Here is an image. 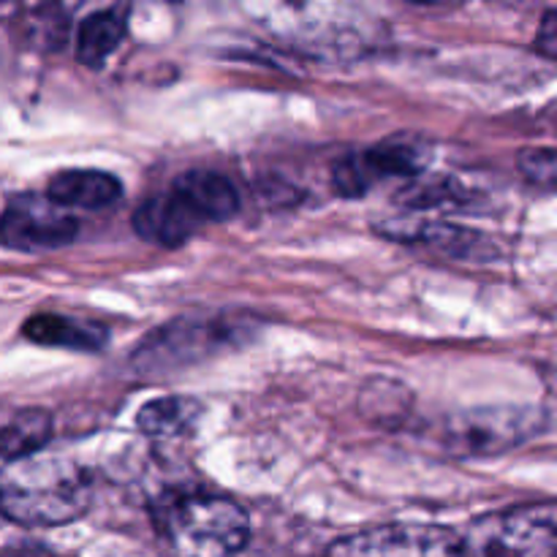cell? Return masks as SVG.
Listing matches in <instances>:
<instances>
[{"label": "cell", "instance_id": "4", "mask_svg": "<svg viewBox=\"0 0 557 557\" xmlns=\"http://www.w3.org/2000/svg\"><path fill=\"white\" fill-rule=\"evenodd\" d=\"M462 557H555L557 515L553 500L493 511L460 536Z\"/></svg>", "mask_w": 557, "mask_h": 557}, {"label": "cell", "instance_id": "21", "mask_svg": "<svg viewBox=\"0 0 557 557\" xmlns=\"http://www.w3.org/2000/svg\"><path fill=\"white\" fill-rule=\"evenodd\" d=\"M63 3H85V0H63Z\"/></svg>", "mask_w": 557, "mask_h": 557}, {"label": "cell", "instance_id": "14", "mask_svg": "<svg viewBox=\"0 0 557 557\" xmlns=\"http://www.w3.org/2000/svg\"><path fill=\"white\" fill-rule=\"evenodd\" d=\"M52 441V417L41 408H16L0 411V457H14L41 451Z\"/></svg>", "mask_w": 557, "mask_h": 557}, {"label": "cell", "instance_id": "9", "mask_svg": "<svg viewBox=\"0 0 557 557\" xmlns=\"http://www.w3.org/2000/svg\"><path fill=\"white\" fill-rule=\"evenodd\" d=\"M379 232L381 237L397 239V243L424 245L430 250H441V253L451 256V259H473V256L493 253V248L484 243L479 232H468V228L455 226V223L428 221L419 212L392 218V221L381 223Z\"/></svg>", "mask_w": 557, "mask_h": 557}, {"label": "cell", "instance_id": "16", "mask_svg": "<svg viewBox=\"0 0 557 557\" xmlns=\"http://www.w3.org/2000/svg\"><path fill=\"white\" fill-rule=\"evenodd\" d=\"M201 419V403L194 397H158L136 413V428L152 438H177L190 433Z\"/></svg>", "mask_w": 557, "mask_h": 557}, {"label": "cell", "instance_id": "6", "mask_svg": "<svg viewBox=\"0 0 557 557\" xmlns=\"http://www.w3.org/2000/svg\"><path fill=\"white\" fill-rule=\"evenodd\" d=\"M430 158H433V150L428 141L406 134L392 136L370 150L343 158L332 172V183L337 194L346 199H362L386 180H411L428 172Z\"/></svg>", "mask_w": 557, "mask_h": 557}, {"label": "cell", "instance_id": "7", "mask_svg": "<svg viewBox=\"0 0 557 557\" xmlns=\"http://www.w3.org/2000/svg\"><path fill=\"white\" fill-rule=\"evenodd\" d=\"M79 234V223L47 194H20L0 215V245L22 253H47L69 248Z\"/></svg>", "mask_w": 557, "mask_h": 557}, {"label": "cell", "instance_id": "8", "mask_svg": "<svg viewBox=\"0 0 557 557\" xmlns=\"http://www.w3.org/2000/svg\"><path fill=\"white\" fill-rule=\"evenodd\" d=\"M326 557H462V547L441 525H381L341 539Z\"/></svg>", "mask_w": 557, "mask_h": 557}, {"label": "cell", "instance_id": "5", "mask_svg": "<svg viewBox=\"0 0 557 557\" xmlns=\"http://www.w3.org/2000/svg\"><path fill=\"white\" fill-rule=\"evenodd\" d=\"M544 413L533 406L473 408L446 419L444 441L451 455L490 457L517 449L544 430Z\"/></svg>", "mask_w": 557, "mask_h": 557}, {"label": "cell", "instance_id": "19", "mask_svg": "<svg viewBox=\"0 0 557 557\" xmlns=\"http://www.w3.org/2000/svg\"><path fill=\"white\" fill-rule=\"evenodd\" d=\"M536 49L547 60L557 58V16L553 9L544 11L542 25H539V33H536Z\"/></svg>", "mask_w": 557, "mask_h": 557}, {"label": "cell", "instance_id": "3", "mask_svg": "<svg viewBox=\"0 0 557 557\" xmlns=\"http://www.w3.org/2000/svg\"><path fill=\"white\" fill-rule=\"evenodd\" d=\"M256 319L237 313H207L201 319H174L141 341L134 362L141 373H174L207 357L245 346L253 337Z\"/></svg>", "mask_w": 557, "mask_h": 557}, {"label": "cell", "instance_id": "10", "mask_svg": "<svg viewBox=\"0 0 557 557\" xmlns=\"http://www.w3.org/2000/svg\"><path fill=\"white\" fill-rule=\"evenodd\" d=\"M207 226L205 218L188 205L180 190L169 188L166 194L152 196L141 201L134 212V228L141 239L156 243L161 248H180L188 243L194 234Z\"/></svg>", "mask_w": 557, "mask_h": 557}, {"label": "cell", "instance_id": "20", "mask_svg": "<svg viewBox=\"0 0 557 557\" xmlns=\"http://www.w3.org/2000/svg\"><path fill=\"white\" fill-rule=\"evenodd\" d=\"M411 3H422V5H460V3H468V0H411Z\"/></svg>", "mask_w": 557, "mask_h": 557}, {"label": "cell", "instance_id": "2", "mask_svg": "<svg viewBox=\"0 0 557 557\" xmlns=\"http://www.w3.org/2000/svg\"><path fill=\"white\" fill-rule=\"evenodd\" d=\"M156 522L174 557H234L250 539L245 509L223 495H169Z\"/></svg>", "mask_w": 557, "mask_h": 557}, {"label": "cell", "instance_id": "13", "mask_svg": "<svg viewBox=\"0 0 557 557\" xmlns=\"http://www.w3.org/2000/svg\"><path fill=\"white\" fill-rule=\"evenodd\" d=\"M22 335L38 346L71 348V351H101L107 346V330L90 321H76L60 313L30 315L22 326Z\"/></svg>", "mask_w": 557, "mask_h": 557}, {"label": "cell", "instance_id": "12", "mask_svg": "<svg viewBox=\"0 0 557 557\" xmlns=\"http://www.w3.org/2000/svg\"><path fill=\"white\" fill-rule=\"evenodd\" d=\"M172 188L180 190L207 223H223L239 210V194L232 180L212 169H190L174 180Z\"/></svg>", "mask_w": 557, "mask_h": 557}, {"label": "cell", "instance_id": "17", "mask_svg": "<svg viewBox=\"0 0 557 557\" xmlns=\"http://www.w3.org/2000/svg\"><path fill=\"white\" fill-rule=\"evenodd\" d=\"M400 207L408 212H428V210H449V207H462L471 201L468 190L449 177H428V172L406 180L400 194L395 196Z\"/></svg>", "mask_w": 557, "mask_h": 557}, {"label": "cell", "instance_id": "18", "mask_svg": "<svg viewBox=\"0 0 557 557\" xmlns=\"http://www.w3.org/2000/svg\"><path fill=\"white\" fill-rule=\"evenodd\" d=\"M517 166H520L522 177L531 185H536V188H555L557 158L553 147H528V150H522L520 158H517Z\"/></svg>", "mask_w": 557, "mask_h": 557}, {"label": "cell", "instance_id": "11", "mask_svg": "<svg viewBox=\"0 0 557 557\" xmlns=\"http://www.w3.org/2000/svg\"><path fill=\"white\" fill-rule=\"evenodd\" d=\"M47 196L65 210H107L120 201L123 185L101 169H69L52 177Z\"/></svg>", "mask_w": 557, "mask_h": 557}, {"label": "cell", "instance_id": "1", "mask_svg": "<svg viewBox=\"0 0 557 557\" xmlns=\"http://www.w3.org/2000/svg\"><path fill=\"white\" fill-rule=\"evenodd\" d=\"M90 498V479L69 457L33 451L0 471V517L16 525H65L85 515Z\"/></svg>", "mask_w": 557, "mask_h": 557}, {"label": "cell", "instance_id": "15", "mask_svg": "<svg viewBox=\"0 0 557 557\" xmlns=\"http://www.w3.org/2000/svg\"><path fill=\"white\" fill-rule=\"evenodd\" d=\"M125 30H128L125 11H96L82 22L79 33H76V60L87 69H101L112 58L114 49L123 44Z\"/></svg>", "mask_w": 557, "mask_h": 557}]
</instances>
